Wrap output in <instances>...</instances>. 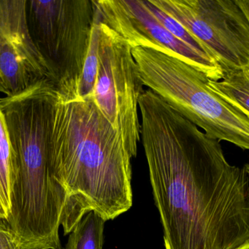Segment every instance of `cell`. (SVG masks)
<instances>
[{"label":"cell","mask_w":249,"mask_h":249,"mask_svg":"<svg viewBox=\"0 0 249 249\" xmlns=\"http://www.w3.org/2000/svg\"><path fill=\"white\" fill-rule=\"evenodd\" d=\"M244 170H245L246 172H247V175H248L249 178V163L246 164L244 167Z\"/></svg>","instance_id":"18"},{"label":"cell","mask_w":249,"mask_h":249,"mask_svg":"<svg viewBox=\"0 0 249 249\" xmlns=\"http://www.w3.org/2000/svg\"><path fill=\"white\" fill-rule=\"evenodd\" d=\"M141 136L165 249H235L249 242V178L150 89L139 98Z\"/></svg>","instance_id":"1"},{"label":"cell","mask_w":249,"mask_h":249,"mask_svg":"<svg viewBox=\"0 0 249 249\" xmlns=\"http://www.w3.org/2000/svg\"><path fill=\"white\" fill-rule=\"evenodd\" d=\"M100 38V22L95 16L90 34L89 50L85 60L78 87V99L83 100H92L99 69Z\"/></svg>","instance_id":"13"},{"label":"cell","mask_w":249,"mask_h":249,"mask_svg":"<svg viewBox=\"0 0 249 249\" xmlns=\"http://www.w3.org/2000/svg\"><path fill=\"white\" fill-rule=\"evenodd\" d=\"M208 85L227 102L249 117V70L227 72L219 81Z\"/></svg>","instance_id":"11"},{"label":"cell","mask_w":249,"mask_h":249,"mask_svg":"<svg viewBox=\"0 0 249 249\" xmlns=\"http://www.w3.org/2000/svg\"><path fill=\"white\" fill-rule=\"evenodd\" d=\"M48 144L54 173L67 192L61 224L64 235L89 212L107 222L132 207V157L93 101L67 100L57 92Z\"/></svg>","instance_id":"2"},{"label":"cell","mask_w":249,"mask_h":249,"mask_svg":"<svg viewBox=\"0 0 249 249\" xmlns=\"http://www.w3.org/2000/svg\"><path fill=\"white\" fill-rule=\"evenodd\" d=\"M131 51L143 86L208 137L249 151V117L213 92L204 74L155 48Z\"/></svg>","instance_id":"4"},{"label":"cell","mask_w":249,"mask_h":249,"mask_svg":"<svg viewBox=\"0 0 249 249\" xmlns=\"http://www.w3.org/2000/svg\"><path fill=\"white\" fill-rule=\"evenodd\" d=\"M100 24L99 69L92 101L135 157L141 139L139 98L144 86L129 44L109 26Z\"/></svg>","instance_id":"6"},{"label":"cell","mask_w":249,"mask_h":249,"mask_svg":"<svg viewBox=\"0 0 249 249\" xmlns=\"http://www.w3.org/2000/svg\"><path fill=\"white\" fill-rule=\"evenodd\" d=\"M105 222L96 212L88 213L71 231L66 249H103Z\"/></svg>","instance_id":"12"},{"label":"cell","mask_w":249,"mask_h":249,"mask_svg":"<svg viewBox=\"0 0 249 249\" xmlns=\"http://www.w3.org/2000/svg\"><path fill=\"white\" fill-rule=\"evenodd\" d=\"M237 2L241 6L249 20V0H237Z\"/></svg>","instance_id":"16"},{"label":"cell","mask_w":249,"mask_h":249,"mask_svg":"<svg viewBox=\"0 0 249 249\" xmlns=\"http://www.w3.org/2000/svg\"><path fill=\"white\" fill-rule=\"evenodd\" d=\"M17 175L7 219L21 249H62L59 236L67 192L51 165L48 126L24 117L8 127Z\"/></svg>","instance_id":"3"},{"label":"cell","mask_w":249,"mask_h":249,"mask_svg":"<svg viewBox=\"0 0 249 249\" xmlns=\"http://www.w3.org/2000/svg\"><path fill=\"white\" fill-rule=\"evenodd\" d=\"M95 16L129 44L130 48H155L173 56L219 81L222 67L205 53L189 46L171 35L151 13L143 0H92Z\"/></svg>","instance_id":"8"},{"label":"cell","mask_w":249,"mask_h":249,"mask_svg":"<svg viewBox=\"0 0 249 249\" xmlns=\"http://www.w3.org/2000/svg\"><path fill=\"white\" fill-rule=\"evenodd\" d=\"M17 175L16 154L10 143L4 115L0 109V218L7 219Z\"/></svg>","instance_id":"10"},{"label":"cell","mask_w":249,"mask_h":249,"mask_svg":"<svg viewBox=\"0 0 249 249\" xmlns=\"http://www.w3.org/2000/svg\"><path fill=\"white\" fill-rule=\"evenodd\" d=\"M179 22L224 73L249 70V20L237 0H152Z\"/></svg>","instance_id":"7"},{"label":"cell","mask_w":249,"mask_h":249,"mask_svg":"<svg viewBox=\"0 0 249 249\" xmlns=\"http://www.w3.org/2000/svg\"><path fill=\"white\" fill-rule=\"evenodd\" d=\"M26 9L32 40L57 92L67 100L78 99L94 22L93 1L26 0Z\"/></svg>","instance_id":"5"},{"label":"cell","mask_w":249,"mask_h":249,"mask_svg":"<svg viewBox=\"0 0 249 249\" xmlns=\"http://www.w3.org/2000/svg\"><path fill=\"white\" fill-rule=\"evenodd\" d=\"M144 4H146L149 11L155 16V19L171 34L174 35L177 39L181 40V42L192 47L194 49L200 51V52L205 53V54H209V53L206 51L203 44L195 38L190 32H189L179 22L177 21L174 18L171 17L169 15L167 14L162 9L155 5L152 0H143ZM210 55V54H209ZM211 56V55H210Z\"/></svg>","instance_id":"14"},{"label":"cell","mask_w":249,"mask_h":249,"mask_svg":"<svg viewBox=\"0 0 249 249\" xmlns=\"http://www.w3.org/2000/svg\"><path fill=\"white\" fill-rule=\"evenodd\" d=\"M26 8V0H0V92L6 96L52 82L31 37Z\"/></svg>","instance_id":"9"},{"label":"cell","mask_w":249,"mask_h":249,"mask_svg":"<svg viewBox=\"0 0 249 249\" xmlns=\"http://www.w3.org/2000/svg\"><path fill=\"white\" fill-rule=\"evenodd\" d=\"M0 249H21L7 219L0 218Z\"/></svg>","instance_id":"15"},{"label":"cell","mask_w":249,"mask_h":249,"mask_svg":"<svg viewBox=\"0 0 249 249\" xmlns=\"http://www.w3.org/2000/svg\"><path fill=\"white\" fill-rule=\"evenodd\" d=\"M235 249H249V242L247 243V244H244V245L241 246V247Z\"/></svg>","instance_id":"17"}]
</instances>
